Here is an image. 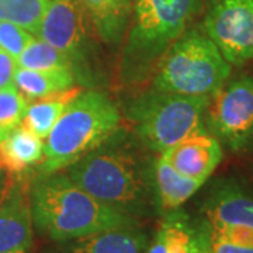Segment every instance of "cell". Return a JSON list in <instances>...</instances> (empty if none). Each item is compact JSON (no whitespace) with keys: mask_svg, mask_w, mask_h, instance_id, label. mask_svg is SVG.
<instances>
[{"mask_svg":"<svg viewBox=\"0 0 253 253\" xmlns=\"http://www.w3.org/2000/svg\"><path fill=\"white\" fill-rule=\"evenodd\" d=\"M31 212L38 232L55 242L138 225L136 218L94 199L65 172L40 174L31 181Z\"/></svg>","mask_w":253,"mask_h":253,"instance_id":"6da1fadb","label":"cell"},{"mask_svg":"<svg viewBox=\"0 0 253 253\" xmlns=\"http://www.w3.org/2000/svg\"><path fill=\"white\" fill-rule=\"evenodd\" d=\"M65 173L94 199L126 215L145 217L158 208L155 190L141 163L126 148L104 142L68 166Z\"/></svg>","mask_w":253,"mask_h":253,"instance_id":"7a4b0ae2","label":"cell"},{"mask_svg":"<svg viewBox=\"0 0 253 253\" xmlns=\"http://www.w3.org/2000/svg\"><path fill=\"white\" fill-rule=\"evenodd\" d=\"M120 121L117 106L109 96L96 90L81 93L46 136L40 174L65 170L90 154L117 132Z\"/></svg>","mask_w":253,"mask_h":253,"instance_id":"3957f363","label":"cell"},{"mask_svg":"<svg viewBox=\"0 0 253 253\" xmlns=\"http://www.w3.org/2000/svg\"><path fill=\"white\" fill-rule=\"evenodd\" d=\"M231 63L217 45L197 31L177 38L156 66V90L211 97L231 75Z\"/></svg>","mask_w":253,"mask_h":253,"instance_id":"277c9868","label":"cell"},{"mask_svg":"<svg viewBox=\"0 0 253 253\" xmlns=\"http://www.w3.org/2000/svg\"><path fill=\"white\" fill-rule=\"evenodd\" d=\"M210 97L184 96L156 90L132 101L129 117L139 139L162 154L184 138L204 132V116Z\"/></svg>","mask_w":253,"mask_h":253,"instance_id":"5b68a950","label":"cell"},{"mask_svg":"<svg viewBox=\"0 0 253 253\" xmlns=\"http://www.w3.org/2000/svg\"><path fill=\"white\" fill-rule=\"evenodd\" d=\"M201 0H135L134 24L123 65L129 76L139 75L161 58L196 16Z\"/></svg>","mask_w":253,"mask_h":253,"instance_id":"8992f818","label":"cell"},{"mask_svg":"<svg viewBox=\"0 0 253 253\" xmlns=\"http://www.w3.org/2000/svg\"><path fill=\"white\" fill-rule=\"evenodd\" d=\"M204 121L211 135L234 152L253 148V78L241 76L219 87L208 101Z\"/></svg>","mask_w":253,"mask_h":253,"instance_id":"52a82bcc","label":"cell"},{"mask_svg":"<svg viewBox=\"0 0 253 253\" xmlns=\"http://www.w3.org/2000/svg\"><path fill=\"white\" fill-rule=\"evenodd\" d=\"M203 26L231 65L253 59V0H212Z\"/></svg>","mask_w":253,"mask_h":253,"instance_id":"ba28073f","label":"cell"},{"mask_svg":"<svg viewBox=\"0 0 253 253\" xmlns=\"http://www.w3.org/2000/svg\"><path fill=\"white\" fill-rule=\"evenodd\" d=\"M31 177L9 174L0 196V252L26 251L33 245Z\"/></svg>","mask_w":253,"mask_h":253,"instance_id":"9c48e42d","label":"cell"},{"mask_svg":"<svg viewBox=\"0 0 253 253\" xmlns=\"http://www.w3.org/2000/svg\"><path fill=\"white\" fill-rule=\"evenodd\" d=\"M37 36L68 55L75 65L84 61L86 27L79 0H51Z\"/></svg>","mask_w":253,"mask_h":253,"instance_id":"30bf717a","label":"cell"},{"mask_svg":"<svg viewBox=\"0 0 253 253\" xmlns=\"http://www.w3.org/2000/svg\"><path fill=\"white\" fill-rule=\"evenodd\" d=\"M206 225L253 229V193L234 180L218 183L204 203Z\"/></svg>","mask_w":253,"mask_h":253,"instance_id":"8fae6325","label":"cell"},{"mask_svg":"<svg viewBox=\"0 0 253 253\" xmlns=\"http://www.w3.org/2000/svg\"><path fill=\"white\" fill-rule=\"evenodd\" d=\"M162 155L183 176L206 181L222 161V148L217 138L204 131L184 138Z\"/></svg>","mask_w":253,"mask_h":253,"instance_id":"7c38bea8","label":"cell"},{"mask_svg":"<svg viewBox=\"0 0 253 253\" xmlns=\"http://www.w3.org/2000/svg\"><path fill=\"white\" fill-rule=\"evenodd\" d=\"M145 253H210L207 229L191 225L179 210L166 212Z\"/></svg>","mask_w":253,"mask_h":253,"instance_id":"4fadbf2b","label":"cell"},{"mask_svg":"<svg viewBox=\"0 0 253 253\" xmlns=\"http://www.w3.org/2000/svg\"><path fill=\"white\" fill-rule=\"evenodd\" d=\"M44 142L24 124L17 126L0 142V172L27 174L42 162Z\"/></svg>","mask_w":253,"mask_h":253,"instance_id":"5bb4252c","label":"cell"},{"mask_svg":"<svg viewBox=\"0 0 253 253\" xmlns=\"http://www.w3.org/2000/svg\"><path fill=\"white\" fill-rule=\"evenodd\" d=\"M148 246V235L138 225L121 226L69 241L66 253H145Z\"/></svg>","mask_w":253,"mask_h":253,"instance_id":"9a60e30c","label":"cell"},{"mask_svg":"<svg viewBox=\"0 0 253 253\" xmlns=\"http://www.w3.org/2000/svg\"><path fill=\"white\" fill-rule=\"evenodd\" d=\"M204 183L206 181L183 176L161 154L154 166L156 207L165 214L179 210Z\"/></svg>","mask_w":253,"mask_h":253,"instance_id":"2e32d148","label":"cell"},{"mask_svg":"<svg viewBox=\"0 0 253 253\" xmlns=\"http://www.w3.org/2000/svg\"><path fill=\"white\" fill-rule=\"evenodd\" d=\"M100 40L118 42L126 33L135 0H79Z\"/></svg>","mask_w":253,"mask_h":253,"instance_id":"e0dca14e","label":"cell"},{"mask_svg":"<svg viewBox=\"0 0 253 253\" xmlns=\"http://www.w3.org/2000/svg\"><path fill=\"white\" fill-rule=\"evenodd\" d=\"M13 83L26 100L42 99L52 93L72 87L75 73L45 72L18 66L14 72Z\"/></svg>","mask_w":253,"mask_h":253,"instance_id":"ac0fdd59","label":"cell"},{"mask_svg":"<svg viewBox=\"0 0 253 253\" xmlns=\"http://www.w3.org/2000/svg\"><path fill=\"white\" fill-rule=\"evenodd\" d=\"M16 61L20 68L26 69L75 73V62L72 59L41 38L33 40Z\"/></svg>","mask_w":253,"mask_h":253,"instance_id":"d6986e66","label":"cell"},{"mask_svg":"<svg viewBox=\"0 0 253 253\" xmlns=\"http://www.w3.org/2000/svg\"><path fill=\"white\" fill-rule=\"evenodd\" d=\"M49 0H0V21H9L38 34Z\"/></svg>","mask_w":253,"mask_h":253,"instance_id":"ffe728a7","label":"cell"},{"mask_svg":"<svg viewBox=\"0 0 253 253\" xmlns=\"http://www.w3.org/2000/svg\"><path fill=\"white\" fill-rule=\"evenodd\" d=\"M69 103L63 100L54 99L51 96L42 97L38 101L27 106L26 114L23 117V124L33 131L37 136L44 139L49 135L56 121L62 116Z\"/></svg>","mask_w":253,"mask_h":253,"instance_id":"44dd1931","label":"cell"},{"mask_svg":"<svg viewBox=\"0 0 253 253\" xmlns=\"http://www.w3.org/2000/svg\"><path fill=\"white\" fill-rule=\"evenodd\" d=\"M27 110V100L14 84L0 89V142L21 124Z\"/></svg>","mask_w":253,"mask_h":253,"instance_id":"7402d4cb","label":"cell"},{"mask_svg":"<svg viewBox=\"0 0 253 253\" xmlns=\"http://www.w3.org/2000/svg\"><path fill=\"white\" fill-rule=\"evenodd\" d=\"M33 40V34L26 28L9 21H0V49L6 51L14 59H17Z\"/></svg>","mask_w":253,"mask_h":253,"instance_id":"603a6c76","label":"cell"},{"mask_svg":"<svg viewBox=\"0 0 253 253\" xmlns=\"http://www.w3.org/2000/svg\"><path fill=\"white\" fill-rule=\"evenodd\" d=\"M16 63V59L11 55L0 49V89L13 84L14 72L17 69Z\"/></svg>","mask_w":253,"mask_h":253,"instance_id":"cb8c5ba5","label":"cell"},{"mask_svg":"<svg viewBox=\"0 0 253 253\" xmlns=\"http://www.w3.org/2000/svg\"><path fill=\"white\" fill-rule=\"evenodd\" d=\"M208 252L210 253H253V248H244L236 245L226 244L208 238Z\"/></svg>","mask_w":253,"mask_h":253,"instance_id":"d4e9b609","label":"cell"},{"mask_svg":"<svg viewBox=\"0 0 253 253\" xmlns=\"http://www.w3.org/2000/svg\"><path fill=\"white\" fill-rule=\"evenodd\" d=\"M0 253H27L26 251H16V252H0Z\"/></svg>","mask_w":253,"mask_h":253,"instance_id":"484cf974","label":"cell"}]
</instances>
